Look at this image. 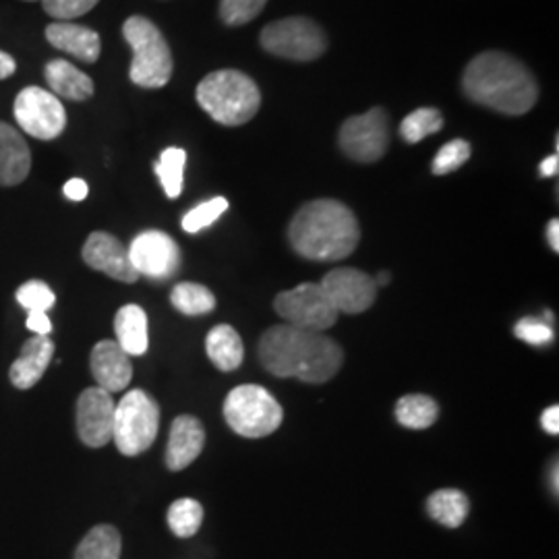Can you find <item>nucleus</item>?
Wrapping results in <instances>:
<instances>
[{"label": "nucleus", "instance_id": "nucleus-13", "mask_svg": "<svg viewBox=\"0 0 559 559\" xmlns=\"http://www.w3.org/2000/svg\"><path fill=\"white\" fill-rule=\"evenodd\" d=\"M321 290L338 313L359 316L373 307L378 286L357 267H336L320 282Z\"/></svg>", "mask_w": 559, "mask_h": 559}, {"label": "nucleus", "instance_id": "nucleus-25", "mask_svg": "<svg viewBox=\"0 0 559 559\" xmlns=\"http://www.w3.org/2000/svg\"><path fill=\"white\" fill-rule=\"evenodd\" d=\"M440 417L438 402L425 394H411L402 396L396 404V419L406 429H429Z\"/></svg>", "mask_w": 559, "mask_h": 559}, {"label": "nucleus", "instance_id": "nucleus-15", "mask_svg": "<svg viewBox=\"0 0 559 559\" xmlns=\"http://www.w3.org/2000/svg\"><path fill=\"white\" fill-rule=\"evenodd\" d=\"M81 255L92 270L102 272L112 280H119L124 284H133L140 280V274L129 260V249L108 233H92L83 245Z\"/></svg>", "mask_w": 559, "mask_h": 559}, {"label": "nucleus", "instance_id": "nucleus-29", "mask_svg": "<svg viewBox=\"0 0 559 559\" xmlns=\"http://www.w3.org/2000/svg\"><path fill=\"white\" fill-rule=\"evenodd\" d=\"M168 526L170 531L180 537V539H189L193 537L201 528L203 522V506L200 501L191 500V498H180L168 508Z\"/></svg>", "mask_w": 559, "mask_h": 559}, {"label": "nucleus", "instance_id": "nucleus-26", "mask_svg": "<svg viewBox=\"0 0 559 559\" xmlns=\"http://www.w3.org/2000/svg\"><path fill=\"white\" fill-rule=\"evenodd\" d=\"M170 302L179 313L189 316V318L205 316V313H212L216 309L214 293L207 286L198 284V282H180V284H177L170 293Z\"/></svg>", "mask_w": 559, "mask_h": 559}, {"label": "nucleus", "instance_id": "nucleus-6", "mask_svg": "<svg viewBox=\"0 0 559 559\" xmlns=\"http://www.w3.org/2000/svg\"><path fill=\"white\" fill-rule=\"evenodd\" d=\"M224 419L242 438L260 440L272 436L284 419L278 400L265 388L245 383L235 388L224 400Z\"/></svg>", "mask_w": 559, "mask_h": 559}, {"label": "nucleus", "instance_id": "nucleus-18", "mask_svg": "<svg viewBox=\"0 0 559 559\" xmlns=\"http://www.w3.org/2000/svg\"><path fill=\"white\" fill-rule=\"evenodd\" d=\"M55 355V342L50 336H32L23 344L20 359L11 365L9 378L17 390H29L44 378Z\"/></svg>", "mask_w": 559, "mask_h": 559}, {"label": "nucleus", "instance_id": "nucleus-40", "mask_svg": "<svg viewBox=\"0 0 559 559\" xmlns=\"http://www.w3.org/2000/svg\"><path fill=\"white\" fill-rule=\"evenodd\" d=\"M15 69H17L15 59H13L11 55H7V52L0 50V81L11 78V75L15 73Z\"/></svg>", "mask_w": 559, "mask_h": 559}, {"label": "nucleus", "instance_id": "nucleus-5", "mask_svg": "<svg viewBox=\"0 0 559 559\" xmlns=\"http://www.w3.org/2000/svg\"><path fill=\"white\" fill-rule=\"evenodd\" d=\"M122 36L133 50V62L129 69L131 81L145 90L164 87L173 78L175 60L158 25L133 15L124 21Z\"/></svg>", "mask_w": 559, "mask_h": 559}, {"label": "nucleus", "instance_id": "nucleus-33", "mask_svg": "<svg viewBox=\"0 0 559 559\" xmlns=\"http://www.w3.org/2000/svg\"><path fill=\"white\" fill-rule=\"evenodd\" d=\"M471 158V143L464 140H454L445 143L438 152V156L433 158L431 170L433 175L443 177L450 175L454 170H459L460 166H464Z\"/></svg>", "mask_w": 559, "mask_h": 559}, {"label": "nucleus", "instance_id": "nucleus-31", "mask_svg": "<svg viewBox=\"0 0 559 559\" xmlns=\"http://www.w3.org/2000/svg\"><path fill=\"white\" fill-rule=\"evenodd\" d=\"M228 210V200L226 198H214V200L203 201L198 207L185 214L182 218V230L189 235H198L201 230L210 228L214 222L221 221L222 214Z\"/></svg>", "mask_w": 559, "mask_h": 559}, {"label": "nucleus", "instance_id": "nucleus-8", "mask_svg": "<svg viewBox=\"0 0 559 559\" xmlns=\"http://www.w3.org/2000/svg\"><path fill=\"white\" fill-rule=\"evenodd\" d=\"M261 46L280 59L311 62L328 50V38L320 25L309 17H286L263 27Z\"/></svg>", "mask_w": 559, "mask_h": 559}, {"label": "nucleus", "instance_id": "nucleus-4", "mask_svg": "<svg viewBox=\"0 0 559 559\" xmlns=\"http://www.w3.org/2000/svg\"><path fill=\"white\" fill-rule=\"evenodd\" d=\"M198 104L221 124L239 127L258 115L261 94L258 83L249 75L224 69L210 73L198 85Z\"/></svg>", "mask_w": 559, "mask_h": 559}, {"label": "nucleus", "instance_id": "nucleus-37", "mask_svg": "<svg viewBox=\"0 0 559 559\" xmlns=\"http://www.w3.org/2000/svg\"><path fill=\"white\" fill-rule=\"evenodd\" d=\"M27 328L38 334V336H48L52 332V321L48 318V313H27Z\"/></svg>", "mask_w": 559, "mask_h": 559}, {"label": "nucleus", "instance_id": "nucleus-41", "mask_svg": "<svg viewBox=\"0 0 559 559\" xmlns=\"http://www.w3.org/2000/svg\"><path fill=\"white\" fill-rule=\"evenodd\" d=\"M559 170V156L558 152L554 154V156H549V158H545V160L540 162V177H556Z\"/></svg>", "mask_w": 559, "mask_h": 559}, {"label": "nucleus", "instance_id": "nucleus-35", "mask_svg": "<svg viewBox=\"0 0 559 559\" xmlns=\"http://www.w3.org/2000/svg\"><path fill=\"white\" fill-rule=\"evenodd\" d=\"M267 0H221V17L226 25H245L255 20Z\"/></svg>", "mask_w": 559, "mask_h": 559}, {"label": "nucleus", "instance_id": "nucleus-23", "mask_svg": "<svg viewBox=\"0 0 559 559\" xmlns=\"http://www.w3.org/2000/svg\"><path fill=\"white\" fill-rule=\"evenodd\" d=\"M205 350L214 367L221 371L239 369L245 357L242 340L233 325H216L214 330H210L205 338Z\"/></svg>", "mask_w": 559, "mask_h": 559}, {"label": "nucleus", "instance_id": "nucleus-34", "mask_svg": "<svg viewBox=\"0 0 559 559\" xmlns=\"http://www.w3.org/2000/svg\"><path fill=\"white\" fill-rule=\"evenodd\" d=\"M554 320L551 313H545V318H524L516 323L514 334L516 338L524 340L526 344L533 346H547L554 342V328L549 321Z\"/></svg>", "mask_w": 559, "mask_h": 559}, {"label": "nucleus", "instance_id": "nucleus-19", "mask_svg": "<svg viewBox=\"0 0 559 559\" xmlns=\"http://www.w3.org/2000/svg\"><path fill=\"white\" fill-rule=\"evenodd\" d=\"M46 40L57 50H62L83 62H96L100 59V36L90 27L75 25L69 21H57L46 27Z\"/></svg>", "mask_w": 559, "mask_h": 559}, {"label": "nucleus", "instance_id": "nucleus-2", "mask_svg": "<svg viewBox=\"0 0 559 559\" xmlns=\"http://www.w3.org/2000/svg\"><path fill=\"white\" fill-rule=\"evenodd\" d=\"M466 98L500 115H526L537 100L539 87L533 73L520 60L489 50L471 60L462 75Z\"/></svg>", "mask_w": 559, "mask_h": 559}, {"label": "nucleus", "instance_id": "nucleus-11", "mask_svg": "<svg viewBox=\"0 0 559 559\" xmlns=\"http://www.w3.org/2000/svg\"><path fill=\"white\" fill-rule=\"evenodd\" d=\"M15 119L36 140H57L67 127V112L59 98L41 87H25L15 98Z\"/></svg>", "mask_w": 559, "mask_h": 559}, {"label": "nucleus", "instance_id": "nucleus-36", "mask_svg": "<svg viewBox=\"0 0 559 559\" xmlns=\"http://www.w3.org/2000/svg\"><path fill=\"white\" fill-rule=\"evenodd\" d=\"M100 0H41L44 11L59 21L78 20L90 13Z\"/></svg>", "mask_w": 559, "mask_h": 559}, {"label": "nucleus", "instance_id": "nucleus-10", "mask_svg": "<svg viewBox=\"0 0 559 559\" xmlns=\"http://www.w3.org/2000/svg\"><path fill=\"white\" fill-rule=\"evenodd\" d=\"M340 147L350 160L371 164L385 156L390 145V117L383 108L346 120L340 129Z\"/></svg>", "mask_w": 559, "mask_h": 559}, {"label": "nucleus", "instance_id": "nucleus-9", "mask_svg": "<svg viewBox=\"0 0 559 559\" xmlns=\"http://www.w3.org/2000/svg\"><path fill=\"white\" fill-rule=\"evenodd\" d=\"M274 309L284 323L309 332H325L336 325L338 311L328 300L320 284L302 282L299 286L280 293Z\"/></svg>", "mask_w": 559, "mask_h": 559}, {"label": "nucleus", "instance_id": "nucleus-12", "mask_svg": "<svg viewBox=\"0 0 559 559\" xmlns=\"http://www.w3.org/2000/svg\"><path fill=\"white\" fill-rule=\"evenodd\" d=\"M127 249H129V260L140 276L168 280L180 270L179 245L170 235L162 230L141 233Z\"/></svg>", "mask_w": 559, "mask_h": 559}, {"label": "nucleus", "instance_id": "nucleus-30", "mask_svg": "<svg viewBox=\"0 0 559 559\" xmlns=\"http://www.w3.org/2000/svg\"><path fill=\"white\" fill-rule=\"evenodd\" d=\"M443 127V117L436 108H419L411 112L400 124V135L406 143H419V141L436 135Z\"/></svg>", "mask_w": 559, "mask_h": 559}, {"label": "nucleus", "instance_id": "nucleus-7", "mask_svg": "<svg viewBox=\"0 0 559 559\" xmlns=\"http://www.w3.org/2000/svg\"><path fill=\"white\" fill-rule=\"evenodd\" d=\"M160 406L143 390L127 392L115 411L112 440L124 456H140L158 438Z\"/></svg>", "mask_w": 559, "mask_h": 559}, {"label": "nucleus", "instance_id": "nucleus-43", "mask_svg": "<svg viewBox=\"0 0 559 559\" xmlns=\"http://www.w3.org/2000/svg\"><path fill=\"white\" fill-rule=\"evenodd\" d=\"M390 272H380L376 278H373V282H376V286H388L390 284Z\"/></svg>", "mask_w": 559, "mask_h": 559}, {"label": "nucleus", "instance_id": "nucleus-39", "mask_svg": "<svg viewBox=\"0 0 559 559\" xmlns=\"http://www.w3.org/2000/svg\"><path fill=\"white\" fill-rule=\"evenodd\" d=\"M64 195L71 201H83L87 198L90 189H87V182L83 179H71L64 185Z\"/></svg>", "mask_w": 559, "mask_h": 559}, {"label": "nucleus", "instance_id": "nucleus-1", "mask_svg": "<svg viewBox=\"0 0 559 559\" xmlns=\"http://www.w3.org/2000/svg\"><path fill=\"white\" fill-rule=\"evenodd\" d=\"M260 360L276 378L325 383L338 373L344 353L321 332L280 323L261 336Z\"/></svg>", "mask_w": 559, "mask_h": 559}, {"label": "nucleus", "instance_id": "nucleus-3", "mask_svg": "<svg viewBox=\"0 0 559 559\" xmlns=\"http://www.w3.org/2000/svg\"><path fill=\"white\" fill-rule=\"evenodd\" d=\"M288 240L305 260H346L359 245V222L340 201H309L290 222Z\"/></svg>", "mask_w": 559, "mask_h": 559}, {"label": "nucleus", "instance_id": "nucleus-22", "mask_svg": "<svg viewBox=\"0 0 559 559\" xmlns=\"http://www.w3.org/2000/svg\"><path fill=\"white\" fill-rule=\"evenodd\" d=\"M115 334H117L115 342L129 357L145 355L150 346V332H147V316L140 305L120 307L115 318Z\"/></svg>", "mask_w": 559, "mask_h": 559}, {"label": "nucleus", "instance_id": "nucleus-32", "mask_svg": "<svg viewBox=\"0 0 559 559\" xmlns=\"http://www.w3.org/2000/svg\"><path fill=\"white\" fill-rule=\"evenodd\" d=\"M15 299L27 313H34V311L48 313L57 302V295L52 293V288L46 282L29 280L17 290Z\"/></svg>", "mask_w": 559, "mask_h": 559}, {"label": "nucleus", "instance_id": "nucleus-44", "mask_svg": "<svg viewBox=\"0 0 559 559\" xmlns=\"http://www.w3.org/2000/svg\"><path fill=\"white\" fill-rule=\"evenodd\" d=\"M559 491V483H558V464L554 466V493L558 496Z\"/></svg>", "mask_w": 559, "mask_h": 559}, {"label": "nucleus", "instance_id": "nucleus-16", "mask_svg": "<svg viewBox=\"0 0 559 559\" xmlns=\"http://www.w3.org/2000/svg\"><path fill=\"white\" fill-rule=\"evenodd\" d=\"M92 376L98 383V388L115 394L122 392L133 380V365L131 357L120 348L115 340H102L90 357Z\"/></svg>", "mask_w": 559, "mask_h": 559}, {"label": "nucleus", "instance_id": "nucleus-27", "mask_svg": "<svg viewBox=\"0 0 559 559\" xmlns=\"http://www.w3.org/2000/svg\"><path fill=\"white\" fill-rule=\"evenodd\" d=\"M122 540L120 533L110 524L94 526L78 545L75 559H120Z\"/></svg>", "mask_w": 559, "mask_h": 559}, {"label": "nucleus", "instance_id": "nucleus-20", "mask_svg": "<svg viewBox=\"0 0 559 559\" xmlns=\"http://www.w3.org/2000/svg\"><path fill=\"white\" fill-rule=\"evenodd\" d=\"M32 154L20 131L0 120V185L15 187L27 179Z\"/></svg>", "mask_w": 559, "mask_h": 559}, {"label": "nucleus", "instance_id": "nucleus-42", "mask_svg": "<svg viewBox=\"0 0 559 559\" xmlns=\"http://www.w3.org/2000/svg\"><path fill=\"white\" fill-rule=\"evenodd\" d=\"M547 240H549V245H551V249L558 253L559 251V221L558 218H554V221L547 224Z\"/></svg>", "mask_w": 559, "mask_h": 559}, {"label": "nucleus", "instance_id": "nucleus-38", "mask_svg": "<svg viewBox=\"0 0 559 559\" xmlns=\"http://www.w3.org/2000/svg\"><path fill=\"white\" fill-rule=\"evenodd\" d=\"M540 427L549 433V436H558L559 433V406L554 404L549 406L543 417H540Z\"/></svg>", "mask_w": 559, "mask_h": 559}, {"label": "nucleus", "instance_id": "nucleus-24", "mask_svg": "<svg viewBox=\"0 0 559 559\" xmlns=\"http://www.w3.org/2000/svg\"><path fill=\"white\" fill-rule=\"evenodd\" d=\"M429 516L448 528H459L471 512V501L460 489H440L427 500Z\"/></svg>", "mask_w": 559, "mask_h": 559}, {"label": "nucleus", "instance_id": "nucleus-14", "mask_svg": "<svg viewBox=\"0 0 559 559\" xmlns=\"http://www.w3.org/2000/svg\"><path fill=\"white\" fill-rule=\"evenodd\" d=\"M117 402L102 388H87L78 400V436L87 448H104L112 441Z\"/></svg>", "mask_w": 559, "mask_h": 559}, {"label": "nucleus", "instance_id": "nucleus-28", "mask_svg": "<svg viewBox=\"0 0 559 559\" xmlns=\"http://www.w3.org/2000/svg\"><path fill=\"white\" fill-rule=\"evenodd\" d=\"M185 166H187V152L182 147H166L160 154V160L154 166L160 179L162 189L170 200H177L182 193Z\"/></svg>", "mask_w": 559, "mask_h": 559}, {"label": "nucleus", "instance_id": "nucleus-17", "mask_svg": "<svg viewBox=\"0 0 559 559\" xmlns=\"http://www.w3.org/2000/svg\"><path fill=\"white\" fill-rule=\"evenodd\" d=\"M205 445V429L200 419L191 415H180L173 420L168 450H166V466L170 471H182L189 464L200 459Z\"/></svg>", "mask_w": 559, "mask_h": 559}, {"label": "nucleus", "instance_id": "nucleus-21", "mask_svg": "<svg viewBox=\"0 0 559 559\" xmlns=\"http://www.w3.org/2000/svg\"><path fill=\"white\" fill-rule=\"evenodd\" d=\"M50 90L67 100L83 102L92 98L94 81L67 60H50L44 69Z\"/></svg>", "mask_w": 559, "mask_h": 559}]
</instances>
